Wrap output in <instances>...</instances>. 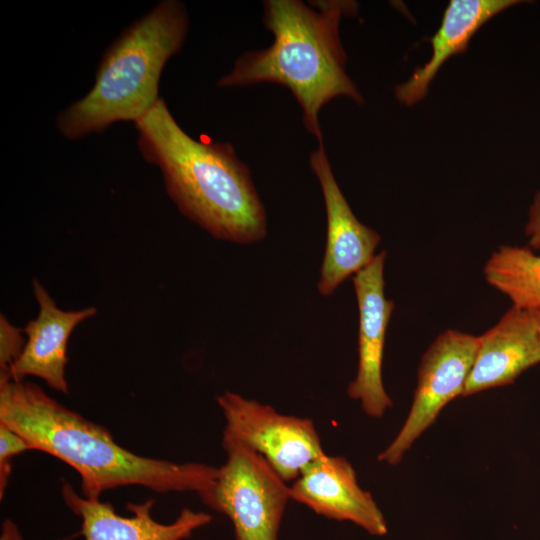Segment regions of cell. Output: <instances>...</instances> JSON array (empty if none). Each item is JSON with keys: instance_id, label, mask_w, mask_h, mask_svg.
<instances>
[{"instance_id": "obj_1", "label": "cell", "mask_w": 540, "mask_h": 540, "mask_svg": "<svg viewBox=\"0 0 540 540\" xmlns=\"http://www.w3.org/2000/svg\"><path fill=\"white\" fill-rule=\"evenodd\" d=\"M0 423L23 437L31 449L74 468L85 498L109 489L139 485L153 491L198 493L213 487L219 468L144 457L118 445L109 430L50 397L37 384L0 378Z\"/></svg>"}, {"instance_id": "obj_2", "label": "cell", "mask_w": 540, "mask_h": 540, "mask_svg": "<svg viewBox=\"0 0 540 540\" xmlns=\"http://www.w3.org/2000/svg\"><path fill=\"white\" fill-rule=\"evenodd\" d=\"M135 127L143 158L160 169L182 214L218 239L247 244L265 237L264 206L231 144L189 136L161 97Z\"/></svg>"}, {"instance_id": "obj_3", "label": "cell", "mask_w": 540, "mask_h": 540, "mask_svg": "<svg viewBox=\"0 0 540 540\" xmlns=\"http://www.w3.org/2000/svg\"><path fill=\"white\" fill-rule=\"evenodd\" d=\"M263 23L274 35L266 49L244 52L218 86L274 83L287 87L299 103L303 123L323 144L319 112L337 96L363 103L345 70L339 37L342 16L356 14L352 1H316L310 8L298 0H266Z\"/></svg>"}, {"instance_id": "obj_4", "label": "cell", "mask_w": 540, "mask_h": 540, "mask_svg": "<svg viewBox=\"0 0 540 540\" xmlns=\"http://www.w3.org/2000/svg\"><path fill=\"white\" fill-rule=\"evenodd\" d=\"M188 27L186 8L177 0L159 2L127 27L103 54L92 89L57 117L60 134L78 140L145 116L160 98L162 70L181 49Z\"/></svg>"}, {"instance_id": "obj_5", "label": "cell", "mask_w": 540, "mask_h": 540, "mask_svg": "<svg viewBox=\"0 0 540 540\" xmlns=\"http://www.w3.org/2000/svg\"><path fill=\"white\" fill-rule=\"evenodd\" d=\"M222 446L226 461L202 501L230 519L236 540H278L290 486L255 451L227 437Z\"/></svg>"}, {"instance_id": "obj_6", "label": "cell", "mask_w": 540, "mask_h": 540, "mask_svg": "<svg viewBox=\"0 0 540 540\" xmlns=\"http://www.w3.org/2000/svg\"><path fill=\"white\" fill-rule=\"evenodd\" d=\"M216 400L226 422L223 437L261 455L284 481L296 480L324 454L310 419L281 414L270 405L230 391Z\"/></svg>"}, {"instance_id": "obj_7", "label": "cell", "mask_w": 540, "mask_h": 540, "mask_svg": "<svg viewBox=\"0 0 540 540\" xmlns=\"http://www.w3.org/2000/svg\"><path fill=\"white\" fill-rule=\"evenodd\" d=\"M479 344V336L448 329L423 354L409 414L378 460L398 464L415 440L451 400L462 396Z\"/></svg>"}, {"instance_id": "obj_8", "label": "cell", "mask_w": 540, "mask_h": 540, "mask_svg": "<svg viewBox=\"0 0 540 540\" xmlns=\"http://www.w3.org/2000/svg\"><path fill=\"white\" fill-rule=\"evenodd\" d=\"M385 259L386 251H381L352 278L359 310L358 368L347 393L374 418L382 417L393 404L382 380L386 330L394 310V302L384 293Z\"/></svg>"}, {"instance_id": "obj_9", "label": "cell", "mask_w": 540, "mask_h": 540, "mask_svg": "<svg viewBox=\"0 0 540 540\" xmlns=\"http://www.w3.org/2000/svg\"><path fill=\"white\" fill-rule=\"evenodd\" d=\"M309 162L319 180L326 209L327 236L317 288L327 296L373 260L381 238L354 215L335 180L323 144L310 154Z\"/></svg>"}, {"instance_id": "obj_10", "label": "cell", "mask_w": 540, "mask_h": 540, "mask_svg": "<svg viewBox=\"0 0 540 540\" xmlns=\"http://www.w3.org/2000/svg\"><path fill=\"white\" fill-rule=\"evenodd\" d=\"M291 500L316 514L350 521L371 535L387 533L385 518L370 492L362 489L352 465L341 456L323 454L290 486Z\"/></svg>"}, {"instance_id": "obj_11", "label": "cell", "mask_w": 540, "mask_h": 540, "mask_svg": "<svg viewBox=\"0 0 540 540\" xmlns=\"http://www.w3.org/2000/svg\"><path fill=\"white\" fill-rule=\"evenodd\" d=\"M540 364V332L535 312L512 306L479 336L477 353L462 396L506 386Z\"/></svg>"}, {"instance_id": "obj_12", "label": "cell", "mask_w": 540, "mask_h": 540, "mask_svg": "<svg viewBox=\"0 0 540 540\" xmlns=\"http://www.w3.org/2000/svg\"><path fill=\"white\" fill-rule=\"evenodd\" d=\"M33 292L39 313L23 329L27 340L20 357L8 376L0 378L20 381L26 376H35L43 379L50 388L67 394L65 367L70 335L78 324L95 316L97 309L91 306L80 310H62L37 279H33Z\"/></svg>"}, {"instance_id": "obj_13", "label": "cell", "mask_w": 540, "mask_h": 540, "mask_svg": "<svg viewBox=\"0 0 540 540\" xmlns=\"http://www.w3.org/2000/svg\"><path fill=\"white\" fill-rule=\"evenodd\" d=\"M65 504L81 518V534L85 540H183L212 521L211 515L184 508L169 524L153 519L155 500L127 503L129 517L119 515L110 502L79 496L72 485L64 483L61 490Z\"/></svg>"}, {"instance_id": "obj_14", "label": "cell", "mask_w": 540, "mask_h": 540, "mask_svg": "<svg viewBox=\"0 0 540 540\" xmlns=\"http://www.w3.org/2000/svg\"><path fill=\"white\" fill-rule=\"evenodd\" d=\"M519 3L518 0H451L439 28L430 38V59L415 69L407 81L396 86L397 100L406 106L421 101L442 65L450 57L464 53L472 37L486 22Z\"/></svg>"}, {"instance_id": "obj_15", "label": "cell", "mask_w": 540, "mask_h": 540, "mask_svg": "<svg viewBox=\"0 0 540 540\" xmlns=\"http://www.w3.org/2000/svg\"><path fill=\"white\" fill-rule=\"evenodd\" d=\"M486 281L512 306L540 312V255L528 246L501 245L484 266Z\"/></svg>"}, {"instance_id": "obj_16", "label": "cell", "mask_w": 540, "mask_h": 540, "mask_svg": "<svg viewBox=\"0 0 540 540\" xmlns=\"http://www.w3.org/2000/svg\"><path fill=\"white\" fill-rule=\"evenodd\" d=\"M18 327L12 325L6 316H0V377L8 376L12 366L20 357L25 340Z\"/></svg>"}, {"instance_id": "obj_17", "label": "cell", "mask_w": 540, "mask_h": 540, "mask_svg": "<svg viewBox=\"0 0 540 540\" xmlns=\"http://www.w3.org/2000/svg\"><path fill=\"white\" fill-rule=\"evenodd\" d=\"M31 450L28 442L8 426L0 423V498L2 499L12 469V458Z\"/></svg>"}, {"instance_id": "obj_18", "label": "cell", "mask_w": 540, "mask_h": 540, "mask_svg": "<svg viewBox=\"0 0 540 540\" xmlns=\"http://www.w3.org/2000/svg\"><path fill=\"white\" fill-rule=\"evenodd\" d=\"M525 233L528 237L527 246L540 251V190L537 191L530 205Z\"/></svg>"}, {"instance_id": "obj_19", "label": "cell", "mask_w": 540, "mask_h": 540, "mask_svg": "<svg viewBox=\"0 0 540 540\" xmlns=\"http://www.w3.org/2000/svg\"><path fill=\"white\" fill-rule=\"evenodd\" d=\"M0 540H23L17 525L10 519L2 523Z\"/></svg>"}, {"instance_id": "obj_20", "label": "cell", "mask_w": 540, "mask_h": 540, "mask_svg": "<svg viewBox=\"0 0 540 540\" xmlns=\"http://www.w3.org/2000/svg\"><path fill=\"white\" fill-rule=\"evenodd\" d=\"M535 313H536V316H537V319H538L539 332H540V312H535Z\"/></svg>"}]
</instances>
